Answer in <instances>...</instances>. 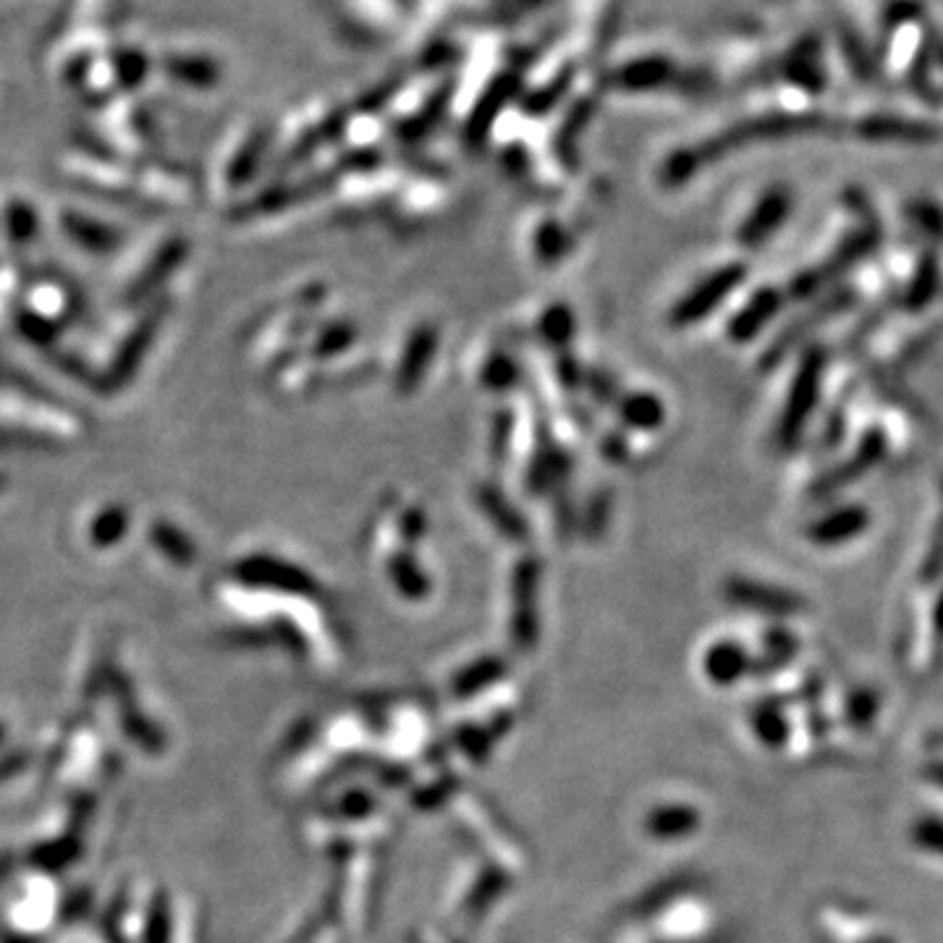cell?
I'll return each mask as SVG.
<instances>
[{
	"label": "cell",
	"mask_w": 943,
	"mask_h": 943,
	"mask_svg": "<svg viewBox=\"0 0 943 943\" xmlns=\"http://www.w3.org/2000/svg\"><path fill=\"white\" fill-rule=\"evenodd\" d=\"M879 241H881V225L875 221H862L860 229H854L850 237L836 247V252H833L829 260H823L821 265L810 268L805 270V273L792 278L786 294L792 299H810L821 294V291L829 287V283L836 281L839 275H844L846 270L857 265L860 260H865L867 254L879 247Z\"/></svg>",
	"instance_id": "cell-1"
},
{
	"label": "cell",
	"mask_w": 943,
	"mask_h": 943,
	"mask_svg": "<svg viewBox=\"0 0 943 943\" xmlns=\"http://www.w3.org/2000/svg\"><path fill=\"white\" fill-rule=\"evenodd\" d=\"M823 370L825 352L821 347H810L805 357L800 360V368L794 372L792 389H789L784 412H781L776 438L784 449H792V445L800 443L802 433H805L810 414H813L817 397H821Z\"/></svg>",
	"instance_id": "cell-2"
},
{
	"label": "cell",
	"mask_w": 943,
	"mask_h": 943,
	"mask_svg": "<svg viewBox=\"0 0 943 943\" xmlns=\"http://www.w3.org/2000/svg\"><path fill=\"white\" fill-rule=\"evenodd\" d=\"M748 278V265L742 262H729L694 287L690 294L679 299L674 310L669 314V323L674 328H690L703 323L708 314L719 310V307L736 291Z\"/></svg>",
	"instance_id": "cell-3"
},
{
	"label": "cell",
	"mask_w": 943,
	"mask_h": 943,
	"mask_svg": "<svg viewBox=\"0 0 943 943\" xmlns=\"http://www.w3.org/2000/svg\"><path fill=\"white\" fill-rule=\"evenodd\" d=\"M886 451H889L886 435H883L879 428L867 430V433L862 435V441H860L857 449H854L852 457L844 459L842 464H836L833 470L825 472L823 478L815 482L813 495L823 499V495H831V493L842 491V488H846V485H852L854 480L873 470V467L879 464L883 457H886Z\"/></svg>",
	"instance_id": "cell-4"
},
{
	"label": "cell",
	"mask_w": 943,
	"mask_h": 943,
	"mask_svg": "<svg viewBox=\"0 0 943 943\" xmlns=\"http://www.w3.org/2000/svg\"><path fill=\"white\" fill-rule=\"evenodd\" d=\"M726 598L731 603L776 619L794 616V613L805 611L807 605L800 595H794V592L784 588H771V584L755 580H744V576H734V580L726 582Z\"/></svg>",
	"instance_id": "cell-5"
},
{
	"label": "cell",
	"mask_w": 943,
	"mask_h": 943,
	"mask_svg": "<svg viewBox=\"0 0 943 943\" xmlns=\"http://www.w3.org/2000/svg\"><path fill=\"white\" fill-rule=\"evenodd\" d=\"M789 213H792V194H789L784 187L771 189V192L760 197L755 210H752L748 221L740 225L736 239H740L742 247L765 244V241L786 223Z\"/></svg>",
	"instance_id": "cell-6"
},
{
	"label": "cell",
	"mask_w": 943,
	"mask_h": 943,
	"mask_svg": "<svg viewBox=\"0 0 943 943\" xmlns=\"http://www.w3.org/2000/svg\"><path fill=\"white\" fill-rule=\"evenodd\" d=\"M781 304H784V291H779L773 287L760 289L758 294L752 297L750 302L744 304L742 310L729 320V325H726L729 339L734 343L752 341L768 323H771L773 318H776Z\"/></svg>",
	"instance_id": "cell-7"
},
{
	"label": "cell",
	"mask_w": 943,
	"mask_h": 943,
	"mask_svg": "<svg viewBox=\"0 0 943 943\" xmlns=\"http://www.w3.org/2000/svg\"><path fill=\"white\" fill-rule=\"evenodd\" d=\"M850 304H852V291H850V289L839 291V294L825 297L823 302H821V307H817V310L807 312V318L796 320V323L789 325L786 331L781 333L779 339L771 343V349H768V352H765V368H771V364H776L779 360H784V357L794 349V343H796V341L805 339V335H807L810 331H813L815 325H821L823 320H829L831 314L842 312L844 307H850Z\"/></svg>",
	"instance_id": "cell-8"
},
{
	"label": "cell",
	"mask_w": 943,
	"mask_h": 943,
	"mask_svg": "<svg viewBox=\"0 0 943 943\" xmlns=\"http://www.w3.org/2000/svg\"><path fill=\"white\" fill-rule=\"evenodd\" d=\"M867 524H870V514L865 506H842L810 524L807 538L813 540L815 545L831 548L862 535V532L867 530Z\"/></svg>",
	"instance_id": "cell-9"
},
{
	"label": "cell",
	"mask_w": 943,
	"mask_h": 943,
	"mask_svg": "<svg viewBox=\"0 0 943 943\" xmlns=\"http://www.w3.org/2000/svg\"><path fill=\"white\" fill-rule=\"evenodd\" d=\"M435 347H438V335L433 328H420V331L412 333V339H409L404 357H401V364L397 370V385H401V391H412L414 385L420 383L430 360H433Z\"/></svg>",
	"instance_id": "cell-10"
},
{
	"label": "cell",
	"mask_w": 943,
	"mask_h": 943,
	"mask_svg": "<svg viewBox=\"0 0 943 943\" xmlns=\"http://www.w3.org/2000/svg\"><path fill=\"white\" fill-rule=\"evenodd\" d=\"M744 671H748V655H744V650L736 642H719V645L708 650L705 674L715 684L736 682Z\"/></svg>",
	"instance_id": "cell-11"
},
{
	"label": "cell",
	"mask_w": 943,
	"mask_h": 943,
	"mask_svg": "<svg viewBox=\"0 0 943 943\" xmlns=\"http://www.w3.org/2000/svg\"><path fill=\"white\" fill-rule=\"evenodd\" d=\"M538 569L532 561H522L516 569V621L514 632L522 640L532 634V595H535Z\"/></svg>",
	"instance_id": "cell-12"
},
{
	"label": "cell",
	"mask_w": 943,
	"mask_h": 943,
	"mask_svg": "<svg viewBox=\"0 0 943 943\" xmlns=\"http://www.w3.org/2000/svg\"><path fill=\"white\" fill-rule=\"evenodd\" d=\"M939 262L933 254L920 260V265L912 275L910 289L904 294V307L906 310H923L925 304H931V299L939 294Z\"/></svg>",
	"instance_id": "cell-13"
},
{
	"label": "cell",
	"mask_w": 943,
	"mask_h": 943,
	"mask_svg": "<svg viewBox=\"0 0 943 943\" xmlns=\"http://www.w3.org/2000/svg\"><path fill=\"white\" fill-rule=\"evenodd\" d=\"M663 404L650 393H632L621 401V417H624L626 425L642 428V430H655L663 422Z\"/></svg>",
	"instance_id": "cell-14"
},
{
	"label": "cell",
	"mask_w": 943,
	"mask_h": 943,
	"mask_svg": "<svg viewBox=\"0 0 943 943\" xmlns=\"http://www.w3.org/2000/svg\"><path fill=\"white\" fill-rule=\"evenodd\" d=\"M879 708H881L879 692L867 690V686H860V690H854L850 698H846L842 719L850 723L852 729L862 731L875 721V715H879Z\"/></svg>",
	"instance_id": "cell-15"
},
{
	"label": "cell",
	"mask_w": 943,
	"mask_h": 943,
	"mask_svg": "<svg viewBox=\"0 0 943 943\" xmlns=\"http://www.w3.org/2000/svg\"><path fill=\"white\" fill-rule=\"evenodd\" d=\"M752 729L768 748H781L789 740V723L776 705H760L752 713Z\"/></svg>",
	"instance_id": "cell-16"
},
{
	"label": "cell",
	"mask_w": 943,
	"mask_h": 943,
	"mask_svg": "<svg viewBox=\"0 0 943 943\" xmlns=\"http://www.w3.org/2000/svg\"><path fill=\"white\" fill-rule=\"evenodd\" d=\"M391 576L399 584V590H404L407 595H425L428 592V580L420 569L414 566V561L409 555H399L391 561Z\"/></svg>",
	"instance_id": "cell-17"
},
{
	"label": "cell",
	"mask_w": 943,
	"mask_h": 943,
	"mask_svg": "<svg viewBox=\"0 0 943 943\" xmlns=\"http://www.w3.org/2000/svg\"><path fill=\"white\" fill-rule=\"evenodd\" d=\"M485 385L491 391H509L516 383V364L509 360L506 354H495L491 362L485 364Z\"/></svg>",
	"instance_id": "cell-18"
},
{
	"label": "cell",
	"mask_w": 943,
	"mask_h": 943,
	"mask_svg": "<svg viewBox=\"0 0 943 943\" xmlns=\"http://www.w3.org/2000/svg\"><path fill=\"white\" fill-rule=\"evenodd\" d=\"M912 842H915V846H920V850L941 854L943 857V823L935 821V817H923V821H917L915 829H912Z\"/></svg>",
	"instance_id": "cell-19"
},
{
	"label": "cell",
	"mask_w": 943,
	"mask_h": 943,
	"mask_svg": "<svg viewBox=\"0 0 943 943\" xmlns=\"http://www.w3.org/2000/svg\"><path fill=\"white\" fill-rule=\"evenodd\" d=\"M910 218L923 229L927 237L943 241V210L933 202H915L910 208Z\"/></svg>",
	"instance_id": "cell-20"
},
{
	"label": "cell",
	"mask_w": 943,
	"mask_h": 943,
	"mask_svg": "<svg viewBox=\"0 0 943 943\" xmlns=\"http://www.w3.org/2000/svg\"><path fill=\"white\" fill-rule=\"evenodd\" d=\"M572 333V314L564 307H555L543 318V339L551 343H564Z\"/></svg>",
	"instance_id": "cell-21"
},
{
	"label": "cell",
	"mask_w": 943,
	"mask_h": 943,
	"mask_svg": "<svg viewBox=\"0 0 943 943\" xmlns=\"http://www.w3.org/2000/svg\"><path fill=\"white\" fill-rule=\"evenodd\" d=\"M694 823H698V815H694L692 810H666V813L655 817L653 829L658 833H686L694 829Z\"/></svg>",
	"instance_id": "cell-22"
},
{
	"label": "cell",
	"mask_w": 943,
	"mask_h": 943,
	"mask_svg": "<svg viewBox=\"0 0 943 943\" xmlns=\"http://www.w3.org/2000/svg\"><path fill=\"white\" fill-rule=\"evenodd\" d=\"M561 250H564V233H561L559 225L548 223L545 229L540 231V239H538V252H540V258H543V260H551L553 254H561Z\"/></svg>",
	"instance_id": "cell-23"
},
{
	"label": "cell",
	"mask_w": 943,
	"mask_h": 943,
	"mask_svg": "<svg viewBox=\"0 0 943 943\" xmlns=\"http://www.w3.org/2000/svg\"><path fill=\"white\" fill-rule=\"evenodd\" d=\"M933 638H935V642H943V592L939 595V601H935V609H933Z\"/></svg>",
	"instance_id": "cell-24"
},
{
	"label": "cell",
	"mask_w": 943,
	"mask_h": 943,
	"mask_svg": "<svg viewBox=\"0 0 943 943\" xmlns=\"http://www.w3.org/2000/svg\"><path fill=\"white\" fill-rule=\"evenodd\" d=\"M925 779L931 781V784L943 789V760H941V763H933V765L925 768Z\"/></svg>",
	"instance_id": "cell-25"
}]
</instances>
